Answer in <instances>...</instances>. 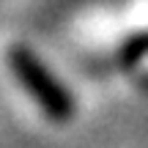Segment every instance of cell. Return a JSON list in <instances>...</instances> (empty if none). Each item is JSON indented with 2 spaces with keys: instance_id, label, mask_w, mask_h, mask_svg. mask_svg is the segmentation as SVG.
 Masks as SVG:
<instances>
[{
  "instance_id": "cell-3",
  "label": "cell",
  "mask_w": 148,
  "mask_h": 148,
  "mask_svg": "<svg viewBox=\"0 0 148 148\" xmlns=\"http://www.w3.org/2000/svg\"><path fill=\"white\" fill-rule=\"evenodd\" d=\"M140 88H145V90H148V77H143V79H140Z\"/></svg>"
},
{
  "instance_id": "cell-2",
  "label": "cell",
  "mask_w": 148,
  "mask_h": 148,
  "mask_svg": "<svg viewBox=\"0 0 148 148\" xmlns=\"http://www.w3.org/2000/svg\"><path fill=\"white\" fill-rule=\"evenodd\" d=\"M145 55H148V30L129 38V41L121 47V52H118V60H121L123 69H134Z\"/></svg>"
},
{
  "instance_id": "cell-1",
  "label": "cell",
  "mask_w": 148,
  "mask_h": 148,
  "mask_svg": "<svg viewBox=\"0 0 148 148\" xmlns=\"http://www.w3.org/2000/svg\"><path fill=\"white\" fill-rule=\"evenodd\" d=\"M8 69L16 77V82L25 88V93L36 101V107L55 123H66L74 118L77 101H74L71 90L52 74L47 63L25 44H14L5 52Z\"/></svg>"
}]
</instances>
